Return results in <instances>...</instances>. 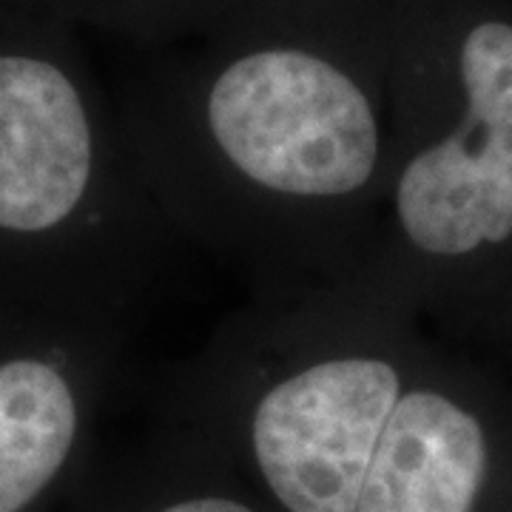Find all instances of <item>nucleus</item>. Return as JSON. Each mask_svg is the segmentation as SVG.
I'll return each mask as SVG.
<instances>
[{
	"label": "nucleus",
	"mask_w": 512,
	"mask_h": 512,
	"mask_svg": "<svg viewBox=\"0 0 512 512\" xmlns=\"http://www.w3.org/2000/svg\"><path fill=\"white\" fill-rule=\"evenodd\" d=\"M120 134L165 225L251 291L342 279L376 251L396 123L330 49L256 40Z\"/></svg>",
	"instance_id": "1"
},
{
	"label": "nucleus",
	"mask_w": 512,
	"mask_h": 512,
	"mask_svg": "<svg viewBox=\"0 0 512 512\" xmlns=\"http://www.w3.org/2000/svg\"><path fill=\"white\" fill-rule=\"evenodd\" d=\"M148 512H262L256 504L222 490H194V493L168 495Z\"/></svg>",
	"instance_id": "7"
},
{
	"label": "nucleus",
	"mask_w": 512,
	"mask_h": 512,
	"mask_svg": "<svg viewBox=\"0 0 512 512\" xmlns=\"http://www.w3.org/2000/svg\"><path fill=\"white\" fill-rule=\"evenodd\" d=\"M180 245L80 80L0 52V285L60 319L128 328Z\"/></svg>",
	"instance_id": "3"
},
{
	"label": "nucleus",
	"mask_w": 512,
	"mask_h": 512,
	"mask_svg": "<svg viewBox=\"0 0 512 512\" xmlns=\"http://www.w3.org/2000/svg\"><path fill=\"white\" fill-rule=\"evenodd\" d=\"M507 387L493 367L430 339L384 424L356 512H481L512 416Z\"/></svg>",
	"instance_id": "5"
},
{
	"label": "nucleus",
	"mask_w": 512,
	"mask_h": 512,
	"mask_svg": "<svg viewBox=\"0 0 512 512\" xmlns=\"http://www.w3.org/2000/svg\"><path fill=\"white\" fill-rule=\"evenodd\" d=\"M393 171L370 262L421 322L512 350V20L458 37L456 97L396 109Z\"/></svg>",
	"instance_id": "4"
},
{
	"label": "nucleus",
	"mask_w": 512,
	"mask_h": 512,
	"mask_svg": "<svg viewBox=\"0 0 512 512\" xmlns=\"http://www.w3.org/2000/svg\"><path fill=\"white\" fill-rule=\"evenodd\" d=\"M128 328L60 319L0 353V512H23L77 453L94 399L126 362Z\"/></svg>",
	"instance_id": "6"
},
{
	"label": "nucleus",
	"mask_w": 512,
	"mask_h": 512,
	"mask_svg": "<svg viewBox=\"0 0 512 512\" xmlns=\"http://www.w3.org/2000/svg\"><path fill=\"white\" fill-rule=\"evenodd\" d=\"M421 325L367 262L342 279L251 291L163 387L248 458L282 512H356L384 424L430 345Z\"/></svg>",
	"instance_id": "2"
}]
</instances>
